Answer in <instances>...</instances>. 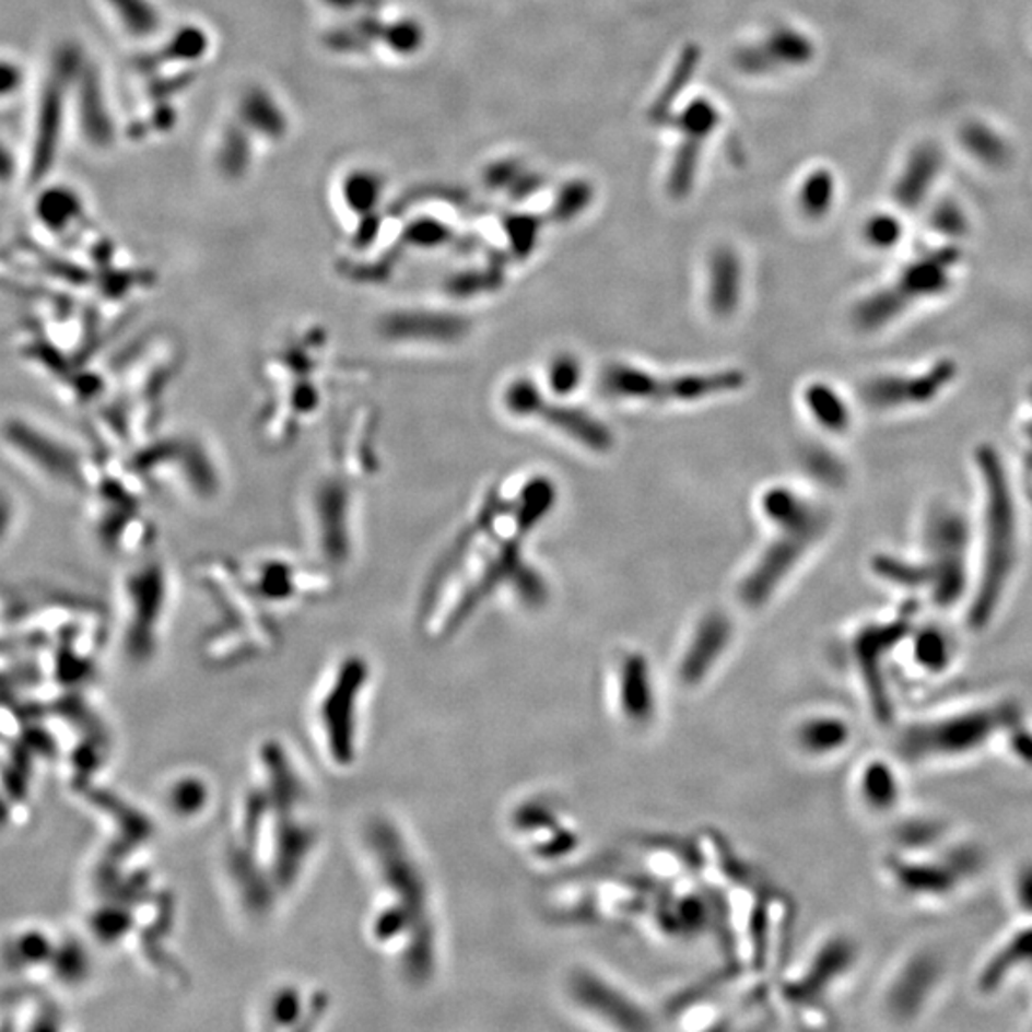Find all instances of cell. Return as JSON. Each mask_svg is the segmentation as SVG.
<instances>
[{
  "label": "cell",
  "mask_w": 1032,
  "mask_h": 1032,
  "mask_svg": "<svg viewBox=\"0 0 1032 1032\" xmlns=\"http://www.w3.org/2000/svg\"><path fill=\"white\" fill-rule=\"evenodd\" d=\"M226 849L230 886L245 912L265 916L303 876L318 845V826L301 771L278 742L258 752Z\"/></svg>",
  "instance_id": "cell-1"
},
{
  "label": "cell",
  "mask_w": 1032,
  "mask_h": 1032,
  "mask_svg": "<svg viewBox=\"0 0 1032 1032\" xmlns=\"http://www.w3.org/2000/svg\"><path fill=\"white\" fill-rule=\"evenodd\" d=\"M730 633L732 628L729 618L717 612L707 614L694 633L683 658L679 660V679L691 687L702 683L704 676L714 668L715 661L722 656L725 646L729 645Z\"/></svg>",
  "instance_id": "cell-11"
},
{
  "label": "cell",
  "mask_w": 1032,
  "mask_h": 1032,
  "mask_svg": "<svg viewBox=\"0 0 1032 1032\" xmlns=\"http://www.w3.org/2000/svg\"><path fill=\"white\" fill-rule=\"evenodd\" d=\"M1006 715V707H996L916 725L904 732L901 750L908 760L970 752L985 744L996 730L1002 729Z\"/></svg>",
  "instance_id": "cell-5"
},
{
  "label": "cell",
  "mask_w": 1032,
  "mask_h": 1032,
  "mask_svg": "<svg viewBox=\"0 0 1032 1032\" xmlns=\"http://www.w3.org/2000/svg\"><path fill=\"white\" fill-rule=\"evenodd\" d=\"M505 406L511 413L520 418L543 419L547 425L568 434L570 438L584 444L585 448L595 452L612 448V433L599 419L577 408L549 402L530 379H516L511 383L505 390Z\"/></svg>",
  "instance_id": "cell-7"
},
{
  "label": "cell",
  "mask_w": 1032,
  "mask_h": 1032,
  "mask_svg": "<svg viewBox=\"0 0 1032 1032\" xmlns=\"http://www.w3.org/2000/svg\"><path fill=\"white\" fill-rule=\"evenodd\" d=\"M370 681L364 658H342L327 676L316 704V735L327 760L349 767L356 760L360 707Z\"/></svg>",
  "instance_id": "cell-3"
},
{
  "label": "cell",
  "mask_w": 1032,
  "mask_h": 1032,
  "mask_svg": "<svg viewBox=\"0 0 1032 1032\" xmlns=\"http://www.w3.org/2000/svg\"><path fill=\"white\" fill-rule=\"evenodd\" d=\"M860 789H863L866 804L872 805L876 809H886L895 801L899 786H896L895 776L883 763H873L863 774Z\"/></svg>",
  "instance_id": "cell-22"
},
{
  "label": "cell",
  "mask_w": 1032,
  "mask_h": 1032,
  "mask_svg": "<svg viewBox=\"0 0 1032 1032\" xmlns=\"http://www.w3.org/2000/svg\"><path fill=\"white\" fill-rule=\"evenodd\" d=\"M61 125V79L50 81L38 109L37 134L31 153V183L35 184L52 167L60 138Z\"/></svg>",
  "instance_id": "cell-12"
},
{
  "label": "cell",
  "mask_w": 1032,
  "mask_h": 1032,
  "mask_svg": "<svg viewBox=\"0 0 1032 1032\" xmlns=\"http://www.w3.org/2000/svg\"><path fill=\"white\" fill-rule=\"evenodd\" d=\"M365 834L377 873L367 937L408 980L423 983L433 975L438 954L433 896L423 866L392 824L377 820Z\"/></svg>",
  "instance_id": "cell-2"
},
{
  "label": "cell",
  "mask_w": 1032,
  "mask_h": 1032,
  "mask_svg": "<svg viewBox=\"0 0 1032 1032\" xmlns=\"http://www.w3.org/2000/svg\"><path fill=\"white\" fill-rule=\"evenodd\" d=\"M796 738L801 750L811 753L835 752L849 738V729L834 717H814L797 727Z\"/></svg>",
  "instance_id": "cell-17"
},
{
  "label": "cell",
  "mask_w": 1032,
  "mask_h": 1032,
  "mask_svg": "<svg viewBox=\"0 0 1032 1032\" xmlns=\"http://www.w3.org/2000/svg\"><path fill=\"white\" fill-rule=\"evenodd\" d=\"M312 995H304L301 988L283 987L273 993L270 1002H266L265 1019L270 1029H301L304 1016V1002ZM308 1021V1019H306Z\"/></svg>",
  "instance_id": "cell-19"
},
{
  "label": "cell",
  "mask_w": 1032,
  "mask_h": 1032,
  "mask_svg": "<svg viewBox=\"0 0 1032 1032\" xmlns=\"http://www.w3.org/2000/svg\"><path fill=\"white\" fill-rule=\"evenodd\" d=\"M1032 964V929L1019 935L995 958L983 973L981 987L993 990L1016 965Z\"/></svg>",
  "instance_id": "cell-20"
},
{
  "label": "cell",
  "mask_w": 1032,
  "mask_h": 1032,
  "mask_svg": "<svg viewBox=\"0 0 1032 1032\" xmlns=\"http://www.w3.org/2000/svg\"><path fill=\"white\" fill-rule=\"evenodd\" d=\"M935 228L942 232V234H962L968 222H965L964 213L962 209L954 203V201H942L939 206L935 207L934 216Z\"/></svg>",
  "instance_id": "cell-26"
},
{
  "label": "cell",
  "mask_w": 1032,
  "mask_h": 1032,
  "mask_svg": "<svg viewBox=\"0 0 1032 1032\" xmlns=\"http://www.w3.org/2000/svg\"><path fill=\"white\" fill-rule=\"evenodd\" d=\"M582 380V365L577 357L561 354L553 360L549 367V385L559 396H566L576 390Z\"/></svg>",
  "instance_id": "cell-23"
},
{
  "label": "cell",
  "mask_w": 1032,
  "mask_h": 1032,
  "mask_svg": "<svg viewBox=\"0 0 1032 1032\" xmlns=\"http://www.w3.org/2000/svg\"><path fill=\"white\" fill-rule=\"evenodd\" d=\"M744 385L746 373L740 370L660 379L633 365L610 364L600 375V388L605 395L653 402H694L710 396L732 392Z\"/></svg>",
  "instance_id": "cell-4"
},
{
  "label": "cell",
  "mask_w": 1032,
  "mask_h": 1032,
  "mask_svg": "<svg viewBox=\"0 0 1032 1032\" xmlns=\"http://www.w3.org/2000/svg\"><path fill=\"white\" fill-rule=\"evenodd\" d=\"M306 509L308 531L319 556L331 564L349 561L354 547V503L350 488L335 479L318 480V484L312 486Z\"/></svg>",
  "instance_id": "cell-6"
},
{
  "label": "cell",
  "mask_w": 1032,
  "mask_h": 1032,
  "mask_svg": "<svg viewBox=\"0 0 1032 1032\" xmlns=\"http://www.w3.org/2000/svg\"><path fill=\"white\" fill-rule=\"evenodd\" d=\"M805 400L809 403V410L812 411V415L817 418L820 425L826 426L830 431H843L849 423L847 421L849 415L840 396L826 385H811L807 388Z\"/></svg>",
  "instance_id": "cell-21"
},
{
  "label": "cell",
  "mask_w": 1032,
  "mask_h": 1032,
  "mask_svg": "<svg viewBox=\"0 0 1032 1032\" xmlns=\"http://www.w3.org/2000/svg\"><path fill=\"white\" fill-rule=\"evenodd\" d=\"M942 163L945 157L939 145L934 142L916 145L893 186L896 203L906 211H916L939 180Z\"/></svg>",
  "instance_id": "cell-10"
},
{
  "label": "cell",
  "mask_w": 1032,
  "mask_h": 1032,
  "mask_svg": "<svg viewBox=\"0 0 1032 1032\" xmlns=\"http://www.w3.org/2000/svg\"><path fill=\"white\" fill-rule=\"evenodd\" d=\"M22 83V71L10 61H0V96H7Z\"/></svg>",
  "instance_id": "cell-28"
},
{
  "label": "cell",
  "mask_w": 1032,
  "mask_h": 1032,
  "mask_svg": "<svg viewBox=\"0 0 1032 1032\" xmlns=\"http://www.w3.org/2000/svg\"><path fill=\"white\" fill-rule=\"evenodd\" d=\"M834 198V183L828 173H817L807 183L804 191V207L811 216L826 213Z\"/></svg>",
  "instance_id": "cell-24"
},
{
  "label": "cell",
  "mask_w": 1032,
  "mask_h": 1032,
  "mask_svg": "<svg viewBox=\"0 0 1032 1032\" xmlns=\"http://www.w3.org/2000/svg\"><path fill=\"white\" fill-rule=\"evenodd\" d=\"M763 509L769 518L784 528H801L807 524L822 520L817 511H812L807 503L801 502L796 494H791L786 488H774L769 490L763 497Z\"/></svg>",
  "instance_id": "cell-16"
},
{
  "label": "cell",
  "mask_w": 1032,
  "mask_h": 1032,
  "mask_svg": "<svg viewBox=\"0 0 1032 1032\" xmlns=\"http://www.w3.org/2000/svg\"><path fill=\"white\" fill-rule=\"evenodd\" d=\"M1018 753L1023 760L1032 761V737L1031 735H1019Z\"/></svg>",
  "instance_id": "cell-30"
},
{
  "label": "cell",
  "mask_w": 1032,
  "mask_h": 1032,
  "mask_svg": "<svg viewBox=\"0 0 1032 1032\" xmlns=\"http://www.w3.org/2000/svg\"><path fill=\"white\" fill-rule=\"evenodd\" d=\"M962 144L972 157L987 167H1004L1010 161V145L993 127L985 122L972 121L962 129Z\"/></svg>",
  "instance_id": "cell-14"
},
{
  "label": "cell",
  "mask_w": 1032,
  "mask_h": 1032,
  "mask_svg": "<svg viewBox=\"0 0 1032 1032\" xmlns=\"http://www.w3.org/2000/svg\"><path fill=\"white\" fill-rule=\"evenodd\" d=\"M740 301V265L735 253L722 249L715 253L710 270V306L712 310L727 318L737 310Z\"/></svg>",
  "instance_id": "cell-13"
},
{
  "label": "cell",
  "mask_w": 1032,
  "mask_h": 1032,
  "mask_svg": "<svg viewBox=\"0 0 1032 1032\" xmlns=\"http://www.w3.org/2000/svg\"><path fill=\"white\" fill-rule=\"evenodd\" d=\"M901 234H903V226H901V221L893 216V214L881 213L872 216L868 224H866L865 236L873 247H891V245L899 244L901 239Z\"/></svg>",
  "instance_id": "cell-25"
},
{
  "label": "cell",
  "mask_w": 1032,
  "mask_h": 1032,
  "mask_svg": "<svg viewBox=\"0 0 1032 1032\" xmlns=\"http://www.w3.org/2000/svg\"><path fill=\"white\" fill-rule=\"evenodd\" d=\"M824 528L822 520L807 524L801 528H784L781 538L774 539L761 561L740 584V599L750 608H760L773 595L776 585L781 584L789 570L796 566L799 556L807 551L814 539L819 538Z\"/></svg>",
  "instance_id": "cell-8"
},
{
  "label": "cell",
  "mask_w": 1032,
  "mask_h": 1032,
  "mask_svg": "<svg viewBox=\"0 0 1032 1032\" xmlns=\"http://www.w3.org/2000/svg\"><path fill=\"white\" fill-rule=\"evenodd\" d=\"M469 331V321L456 314L402 312L385 319L380 333L395 342H454Z\"/></svg>",
  "instance_id": "cell-9"
},
{
  "label": "cell",
  "mask_w": 1032,
  "mask_h": 1032,
  "mask_svg": "<svg viewBox=\"0 0 1032 1032\" xmlns=\"http://www.w3.org/2000/svg\"><path fill=\"white\" fill-rule=\"evenodd\" d=\"M1019 901L1032 912V866L1019 876Z\"/></svg>",
  "instance_id": "cell-29"
},
{
  "label": "cell",
  "mask_w": 1032,
  "mask_h": 1032,
  "mask_svg": "<svg viewBox=\"0 0 1032 1032\" xmlns=\"http://www.w3.org/2000/svg\"><path fill=\"white\" fill-rule=\"evenodd\" d=\"M554 497L556 490L551 480L543 477L530 480V484H526L518 495V502H515V528L528 533L553 507Z\"/></svg>",
  "instance_id": "cell-15"
},
{
  "label": "cell",
  "mask_w": 1032,
  "mask_h": 1032,
  "mask_svg": "<svg viewBox=\"0 0 1032 1032\" xmlns=\"http://www.w3.org/2000/svg\"><path fill=\"white\" fill-rule=\"evenodd\" d=\"M919 658L929 668H942L947 664V645L942 638L927 637L919 645Z\"/></svg>",
  "instance_id": "cell-27"
},
{
  "label": "cell",
  "mask_w": 1032,
  "mask_h": 1032,
  "mask_svg": "<svg viewBox=\"0 0 1032 1032\" xmlns=\"http://www.w3.org/2000/svg\"><path fill=\"white\" fill-rule=\"evenodd\" d=\"M168 807L176 819L190 820L209 807V786L201 776H178L168 788Z\"/></svg>",
  "instance_id": "cell-18"
}]
</instances>
